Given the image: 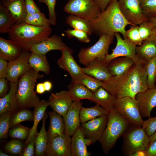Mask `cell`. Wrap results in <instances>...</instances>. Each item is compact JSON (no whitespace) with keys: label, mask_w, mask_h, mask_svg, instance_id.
I'll list each match as a JSON object with an SVG mask.
<instances>
[{"label":"cell","mask_w":156,"mask_h":156,"mask_svg":"<svg viewBox=\"0 0 156 156\" xmlns=\"http://www.w3.org/2000/svg\"><path fill=\"white\" fill-rule=\"evenodd\" d=\"M147 61L140 59L124 74L103 81V87L117 99L135 98L148 88L145 67Z\"/></svg>","instance_id":"6da1fadb"},{"label":"cell","mask_w":156,"mask_h":156,"mask_svg":"<svg viewBox=\"0 0 156 156\" xmlns=\"http://www.w3.org/2000/svg\"><path fill=\"white\" fill-rule=\"evenodd\" d=\"M118 0H114L95 20L89 21L93 33L100 36L120 33L125 37V27L131 25L124 18L119 9Z\"/></svg>","instance_id":"7a4b0ae2"},{"label":"cell","mask_w":156,"mask_h":156,"mask_svg":"<svg viewBox=\"0 0 156 156\" xmlns=\"http://www.w3.org/2000/svg\"><path fill=\"white\" fill-rule=\"evenodd\" d=\"M52 31L50 27H39L23 23L16 24L8 33L10 39L18 43L23 51L46 40Z\"/></svg>","instance_id":"3957f363"},{"label":"cell","mask_w":156,"mask_h":156,"mask_svg":"<svg viewBox=\"0 0 156 156\" xmlns=\"http://www.w3.org/2000/svg\"><path fill=\"white\" fill-rule=\"evenodd\" d=\"M39 72L31 68L19 79L16 96L19 109L34 107L40 101L34 90L36 80L44 76Z\"/></svg>","instance_id":"277c9868"},{"label":"cell","mask_w":156,"mask_h":156,"mask_svg":"<svg viewBox=\"0 0 156 156\" xmlns=\"http://www.w3.org/2000/svg\"><path fill=\"white\" fill-rule=\"evenodd\" d=\"M107 117L106 127L99 140L106 155L108 153L118 139L122 135L130 125L114 109L108 113Z\"/></svg>","instance_id":"5b68a950"},{"label":"cell","mask_w":156,"mask_h":156,"mask_svg":"<svg viewBox=\"0 0 156 156\" xmlns=\"http://www.w3.org/2000/svg\"><path fill=\"white\" fill-rule=\"evenodd\" d=\"M122 149L125 156H132L138 151H145L150 143V137L142 126L130 125L122 135Z\"/></svg>","instance_id":"8992f818"},{"label":"cell","mask_w":156,"mask_h":156,"mask_svg":"<svg viewBox=\"0 0 156 156\" xmlns=\"http://www.w3.org/2000/svg\"><path fill=\"white\" fill-rule=\"evenodd\" d=\"M114 36V35H103L92 46L82 48L77 55L79 63L86 66L94 60L104 61L106 56L109 54V49L113 42Z\"/></svg>","instance_id":"52a82bcc"},{"label":"cell","mask_w":156,"mask_h":156,"mask_svg":"<svg viewBox=\"0 0 156 156\" xmlns=\"http://www.w3.org/2000/svg\"><path fill=\"white\" fill-rule=\"evenodd\" d=\"M63 11L89 21L95 20L101 12L94 0H69Z\"/></svg>","instance_id":"ba28073f"},{"label":"cell","mask_w":156,"mask_h":156,"mask_svg":"<svg viewBox=\"0 0 156 156\" xmlns=\"http://www.w3.org/2000/svg\"><path fill=\"white\" fill-rule=\"evenodd\" d=\"M114 109L131 125L142 126L144 120L135 98L126 97L117 99Z\"/></svg>","instance_id":"9c48e42d"},{"label":"cell","mask_w":156,"mask_h":156,"mask_svg":"<svg viewBox=\"0 0 156 156\" xmlns=\"http://www.w3.org/2000/svg\"><path fill=\"white\" fill-rule=\"evenodd\" d=\"M120 10L126 20L131 25H138L148 21L140 6L139 0H118Z\"/></svg>","instance_id":"30bf717a"},{"label":"cell","mask_w":156,"mask_h":156,"mask_svg":"<svg viewBox=\"0 0 156 156\" xmlns=\"http://www.w3.org/2000/svg\"><path fill=\"white\" fill-rule=\"evenodd\" d=\"M107 120V114L81 123L80 127L87 146L99 141L105 128Z\"/></svg>","instance_id":"8fae6325"},{"label":"cell","mask_w":156,"mask_h":156,"mask_svg":"<svg viewBox=\"0 0 156 156\" xmlns=\"http://www.w3.org/2000/svg\"><path fill=\"white\" fill-rule=\"evenodd\" d=\"M114 35L117 40L116 46L112 53L107 55L104 62L108 64L115 58L122 57H130L135 63L137 62L140 58L136 53L137 46L127 39H122L119 33H116Z\"/></svg>","instance_id":"7c38bea8"},{"label":"cell","mask_w":156,"mask_h":156,"mask_svg":"<svg viewBox=\"0 0 156 156\" xmlns=\"http://www.w3.org/2000/svg\"><path fill=\"white\" fill-rule=\"evenodd\" d=\"M31 54L28 51H23L16 60L9 62L6 79L10 82H16L31 68L28 62Z\"/></svg>","instance_id":"4fadbf2b"},{"label":"cell","mask_w":156,"mask_h":156,"mask_svg":"<svg viewBox=\"0 0 156 156\" xmlns=\"http://www.w3.org/2000/svg\"><path fill=\"white\" fill-rule=\"evenodd\" d=\"M71 138L64 133L48 140L45 151L48 156H71Z\"/></svg>","instance_id":"5bb4252c"},{"label":"cell","mask_w":156,"mask_h":156,"mask_svg":"<svg viewBox=\"0 0 156 156\" xmlns=\"http://www.w3.org/2000/svg\"><path fill=\"white\" fill-rule=\"evenodd\" d=\"M83 103L80 101H73L63 118L65 125V133L73 135L80 126V112Z\"/></svg>","instance_id":"9a60e30c"},{"label":"cell","mask_w":156,"mask_h":156,"mask_svg":"<svg viewBox=\"0 0 156 156\" xmlns=\"http://www.w3.org/2000/svg\"><path fill=\"white\" fill-rule=\"evenodd\" d=\"M135 98L142 117H150L152 110L156 107V88H148L138 93Z\"/></svg>","instance_id":"2e32d148"},{"label":"cell","mask_w":156,"mask_h":156,"mask_svg":"<svg viewBox=\"0 0 156 156\" xmlns=\"http://www.w3.org/2000/svg\"><path fill=\"white\" fill-rule=\"evenodd\" d=\"M48 101L54 111L63 118L73 102L68 90L51 93Z\"/></svg>","instance_id":"e0dca14e"},{"label":"cell","mask_w":156,"mask_h":156,"mask_svg":"<svg viewBox=\"0 0 156 156\" xmlns=\"http://www.w3.org/2000/svg\"><path fill=\"white\" fill-rule=\"evenodd\" d=\"M61 52V56L57 60V63L60 68L68 72L71 79L83 72L82 67L78 65L73 57V51L71 49L66 46Z\"/></svg>","instance_id":"ac0fdd59"},{"label":"cell","mask_w":156,"mask_h":156,"mask_svg":"<svg viewBox=\"0 0 156 156\" xmlns=\"http://www.w3.org/2000/svg\"><path fill=\"white\" fill-rule=\"evenodd\" d=\"M66 46L60 36L53 35L46 40L32 46L28 51L46 55L47 53L52 50H58L61 51Z\"/></svg>","instance_id":"d6986e66"},{"label":"cell","mask_w":156,"mask_h":156,"mask_svg":"<svg viewBox=\"0 0 156 156\" xmlns=\"http://www.w3.org/2000/svg\"><path fill=\"white\" fill-rule=\"evenodd\" d=\"M82 69L85 73L103 81L113 76L108 69L107 64L103 61L94 60L85 67H82Z\"/></svg>","instance_id":"ffe728a7"},{"label":"cell","mask_w":156,"mask_h":156,"mask_svg":"<svg viewBox=\"0 0 156 156\" xmlns=\"http://www.w3.org/2000/svg\"><path fill=\"white\" fill-rule=\"evenodd\" d=\"M18 81L10 82L9 91L4 96L0 98V115L8 112H13L19 109L16 96Z\"/></svg>","instance_id":"44dd1931"},{"label":"cell","mask_w":156,"mask_h":156,"mask_svg":"<svg viewBox=\"0 0 156 156\" xmlns=\"http://www.w3.org/2000/svg\"><path fill=\"white\" fill-rule=\"evenodd\" d=\"M23 51L14 41L0 37V57L10 62L16 59Z\"/></svg>","instance_id":"7402d4cb"},{"label":"cell","mask_w":156,"mask_h":156,"mask_svg":"<svg viewBox=\"0 0 156 156\" xmlns=\"http://www.w3.org/2000/svg\"><path fill=\"white\" fill-rule=\"evenodd\" d=\"M16 21V24L25 23L27 13L25 0H2L1 3Z\"/></svg>","instance_id":"603a6c76"},{"label":"cell","mask_w":156,"mask_h":156,"mask_svg":"<svg viewBox=\"0 0 156 156\" xmlns=\"http://www.w3.org/2000/svg\"><path fill=\"white\" fill-rule=\"evenodd\" d=\"M71 138V156H88L90 153L88 151L87 145L82 130L80 126Z\"/></svg>","instance_id":"cb8c5ba5"},{"label":"cell","mask_w":156,"mask_h":156,"mask_svg":"<svg viewBox=\"0 0 156 156\" xmlns=\"http://www.w3.org/2000/svg\"><path fill=\"white\" fill-rule=\"evenodd\" d=\"M136 53L139 57L148 61L156 57V35H152L136 46Z\"/></svg>","instance_id":"d4e9b609"},{"label":"cell","mask_w":156,"mask_h":156,"mask_svg":"<svg viewBox=\"0 0 156 156\" xmlns=\"http://www.w3.org/2000/svg\"><path fill=\"white\" fill-rule=\"evenodd\" d=\"M93 94L92 102L101 106L108 113L114 109L117 99L103 87H100Z\"/></svg>","instance_id":"484cf974"},{"label":"cell","mask_w":156,"mask_h":156,"mask_svg":"<svg viewBox=\"0 0 156 156\" xmlns=\"http://www.w3.org/2000/svg\"><path fill=\"white\" fill-rule=\"evenodd\" d=\"M50 123L47 132L48 140L55 137L64 135L65 125L63 118L55 111L48 112Z\"/></svg>","instance_id":"4316f807"},{"label":"cell","mask_w":156,"mask_h":156,"mask_svg":"<svg viewBox=\"0 0 156 156\" xmlns=\"http://www.w3.org/2000/svg\"><path fill=\"white\" fill-rule=\"evenodd\" d=\"M131 58L122 57L115 58L107 64L108 69L113 76L120 75L127 70L134 64Z\"/></svg>","instance_id":"83f0119b"},{"label":"cell","mask_w":156,"mask_h":156,"mask_svg":"<svg viewBox=\"0 0 156 156\" xmlns=\"http://www.w3.org/2000/svg\"><path fill=\"white\" fill-rule=\"evenodd\" d=\"M69 94L73 101L88 99L92 101L93 93L85 86L71 81L68 86Z\"/></svg>","instance_id":"f1b7e54d"},{"label":"cell","mask_w":156,"mask_h":156,"mask_svg":"<svg viewBox=\"0 0 156 156\" xmlns=\"http://www.w3.org/2000/svg\"><path fill=\"white\" fill-rule=\"evenodd\" d=\"M30 52L28 62L31 68L37 72H42L47 75H49L51 68L46 55L34 52Z\"/></svg>","instance_id":"f546056e"},{"label":"cell","mask_w":156,"mask_h":156,"mask_svg":"<svg viewBox=\"0 0 156 156\" xmlns=\"http://www.w3.org/2000/svg\"><path fill=\"white\" fill-rule=\"evenodd\" d=\"M45 112L42 119V124L40 132L37 133L35 138V153L37 156L43 155L48 141L47 132L45 129V122L48 117Z\"/></svg>","instance_id":"4dcf8cb0"},{"label":"cell","mask_w":156,"mask_h":156,"mask_svg":"<svg viewBox=\"0 0 156 156\" xmlns=\"http://www.w3.org/2000/svg\"><path fill=\"white\" fill-rule=\"evenodd\" d=\"M49 106L48 101L42 100L34 107L33 111L34 115V123L31 129L29 136L25 142V146L27 144L32 136L35 133H37V127L39 122L42 119L46 110Z\"/></svg>","instance_id":"1f68e13d"},{"label":"cell","mask_w":156,"mask_h":156,"mask_svg":"<svg viewBox=\"0 0 156 156\" xmlns=\"http://www.w3.org/2000/svg\"><path fill=\"white\" fill-rule=\"evenodd\" d=\"M108 113L105 109L97 104L90 107H82L80 112L81 122H86L98 117L107 115Z\"/></svg>","instance_id":"d6a6232c"},{"label":"cell","mask_w":156,"mask_h":156,"mask_svg":"<svg viewBox=\"0 0 156 156\" xmlns=\"http://www.w3.org/2000/svg\"><path fill=\"white\" fill-rule=\"evenodd\" d=\"M16 23L9 10L0 3V33H8Z\"/></svg>","instance_id":"836d02e7"},{"label":"cell","mask_w":156,"mask_h":156,"mask_svg":"<svg viewBox=\"0 0 156 156\" xmlns=\"http://www.w3.org/2000/svg\"><path fill=\"white\" fill-rule=\"evenodd\" d=\"M65 23L74 29L85 31L89 35L93 33L89 21L78 16L70 14L66 17Z\"/></svg>","instance_id":"e575fe53"},{"label":"cell","mask_w":156,"mask_h":156,"mask_svg":"<svg viewBox=\"0 0 156 156\" xmlns=\"http://www.w3.org/2000/svg\"><path fill=\"white\" fill-rule=\"evenodd\" d=\"M72 81L81 84L93 93L102 86L103 81L89 75L83 72L72 79Z\"/></svg>","instance_id":"d590c367"},{"label":"cell","mask_w":156,"mask_h":156,"mask_svg":"<svg viewBox=\"0 0 156 156\" xmlns=\"http://www.w3.org/2000/svg\"><path fill=\"white\" fill-rule=\"evenodd\" d=\"M33 120V112L28 108L19 109L11 114L10 121V129L23 121Z\"/></svg>","instance_id":"8d00e7d4"},{"label":"cell","mask_w":156,"mask_h":156,"mask_svg":"<svg viewBox=\"0 0 156 156\" xmlns=\"http://www.w3.org/2000/svg\"><path fill=\"white\" fill-rule=\"evenodd\" d=\"M25 23L29 24L39 27H50V23L45 15L41 12L33 14H27Z\"/></svg>","instance_id":"74e56055"},{"label":"cell","mask_w":156,"mask_h":156,"mask_svg":"<svg viewBox=\"0 0 156 156\" xmlns=\"http://www.w3.org/2000/svg\"><path fill=\"white\" fill-rule=\"evenodd\" d=\"M148 88H155L156 80V57L147 61L146 67Z\"/></svg>","instance_id":"f35d334b"},{"label":"cell","mask_w":156,"mask_h":156,"mask_svg":"<svg viewBox=\"0 0 156 156\" xmlns=\"http://www.w3.org/2000/svg\"><path fill=\"white\" fill-rule=\"evenodd\" d=\"M31 129L18 124L10 128L8 134L13 138L20 140L27 139Z\"/></svg>","instance_id":"ab89813d"},{"label":"cell","mask_w":156,"mask_h":156,"mask_svg":"<svg viewBox=\"0 0 156 156\" xmlns=\"http://www.w3.org/2000/svg\"><path fill=\"white\" fill-rule=\"evenodd\" d=\"M143 14L149 18L156 17V0H139Z\"/></svg>","instance_id":"60d3db41"},{"label":"cell","mask_w":156,"mask_h":156,"mask_svg":"<svg viewBox=\"0 0 156 156\" xmlns=\"http://www.w3.org/2000/svg\"><path fill=\"white\" fill-rule=\"evenodd\" d=\"M12 112H8L0 115V139H6L10 128V121Z\"/></svg>","instance_id":"b9f144b4"},{"label":"cell","mask_w":156,"mask_h":156,"mask_svg":"<svg viewBox=\"0 0 156 156\" xmlns=\"http://www.w3.org/2000/svg\"><path fill=\"white\" fill-rule=\"evenodd\" d=\"M125 37L131 43L137 46L140 45L143 41L139 31V26L131 25L129 29L125 31Z\"/></svg>","instance_id":"7bdbcfd3"},{"label":"cell","mask_w":156,"mask_h":156,"mask_svg":"<svg viewBox=\"0 0 156 156\" xmlns=\"http://www.w3.org/2000/svg\"><path fill=\"white\" fill-rule=\"evenodd\" d=\"M64 32L68 39L75 37L79 41L85 43H88L90 41L88 34L83 31L74 29H68L64 31Z\"/></svg>","instance_id":"ee69618b"},{"label":"cell","mask_w":156,"mask_h":156,"mask_svg":"<svg viewBox=\"0 0 156 156\" xmlns=\"http://www.w3.org/2000/svg\"><path fill=\"white\" fill-rule=\"evenodd\" d=\"M139 31L143 42L152 35L155 34V28L149 21L139 25Z\"/></svg>","instance_id":"f6af8a7d"},{"label":"cell","mask_w":156,"mask_h":156,"mask_svg":"<svg viewBox=\"0 0 156 156\" xmlns=\"http://www.w3.org/2000/svg\"><path fill=\"white\" fill-rule=\"evenodd\" d=\"M23 143L17 139L12 140L8 142L5 146L6 151L14 155H20L23 148Z\"/></svg>","instance_id":"bcb514c9"},{"label":"cell","mask_w":156,"mask_h":156,"mask_svg":"<svg viewBox=\"0 0 156 156\" xmlns=\"http://www.w3.org/2000/svg\"><path fill=\"white\" fill-rule=\"evenodd\" d=\"M40 3H44L48 7L49 12V20L51 25H56L57 17L55 10L56 0H38Z\"/></svg>","instance_id":"7dc6e473"},{"label":"cell","mask_w":156,"mask_h":156,"mask_svg":"<svg viewBox=\"0 0 156 156\" xmlns=\"http://www.w3.org/2000/svg\"><path fill=\"white\" fill-rule=\"evenodd\" d=\"M142 127L150 137L156 131V116L144 120Z\"/></svg>","instance_id":"c3c4849f"},{"label":"cell","mask_w":156,"mask_h":156,"mask_svg":"<svg viewBox=\"0 0 156 156\" xmlns=\"http://www.w3.org/2000/svg\"><path fill=\"white\" fill-rule=\"evenodd\" d=\"M37 133H35L32 136L29 143L27 145L26 148L23 153H21L19 156H33L34 154L35 148V138Z\"/></svg>","instance_id":"681fc988"},{"label":"cell","mask_w":156,"mask_h":156,"mask_svg":"<svg viewBox=\"0 0 156 156\" xmlns=\"http://www.w3.org/2000/svg\"><path fill=\"white\" fill-rule=\"evenodd\" d=\"M25 2L27 14H33L41 12L40 9L33 0H25Z\"/></svg>","instance_id":"f907efd6"},{"label":"cell","mask_w":156,"mask_h":156,"mask_svg":"<svg viewBox=\"0 0 156 156\" xmlns=\"http://www.w3.org/2000/svg\"><path fill=\"white\" fill-rule=\"evenodd\" d=\"M8 81L6 78H0V98L4 96L10 90V86Z\"/></svg>","instance_id":"816d5d0a"},{"label":"cell","mask_w":156,"mask_h":156,"mask_svg":"<svg viewBox=\"0 0 156 156\" xmlns=\"http://www.w3.org/2000/svg\"><path fill=\"white\" fill-rule=\"evenodd\" d=\"M9 62L0 57V78H6Z\"/></svg>","instance_id":"f5cc1de1"},{"label":"cell","mask_w":156,"mask_h":156,"mask_svg":"<svg viewBox=\"0 0 156 156\" xmlns=\"http://www.w3.org/2000/svg\"><path fill=\"white\" fill-rule=\"evenodd\" d=\"M101 12L104 11L114 0H94Z\"/></svg>","instance_id":"db71d44e"},{"label":"cell","mask_w":156,"mask_h":156,"mask_svg":"<svg viewBox=\"0 0 156 156\" xmlns=\"http://www.w3.org/2000/svg\"><path fill=\"white\" fill-rule=\"evenodd\" d=\"M145 151L147 156H156V139L150 143Z\"/></svg>","instance_id":"11a10c76"},{"label":"cell","mask_w":156,"mask_h":156,"mask_svg":"<svg viewBox=\"0 0 156 156\" xmlns=\"http://www.w3.org/2000/svg\"><path fill=\"white\" fill-rule=\"evenodd\" d=\"M36 92L38 94H41L46 91L43 83H40L37 84L36 86Z\"/></svg>","instance_id":"9f6ffc18"},{"label":"cell","mask_w":156,"mask_h":156,"mask_svg":"<svg viewBox=\"0 0 156 156\" xmlns=\"http://www.w3.org/2000/svg\"><path fill=\"white\" fill-rule=\"evenodd\" d=\"M43 83L46 91H50L53 87L52 82L50 81L47 80L44 81Z\"/></svg>","instance_id":"6f0895ef"},{"label":"cell","mask_w":156,"mask_h":156,"mask_svg":"<svg viewBox=\"0 0 156 156\" xmlns=\"http://www.w3.org/2000/svg\"><path fill=\"white\" fill-rule=\"evenodd\" d=\"M132 156H147L145 151H138L134 154Z\"/></svg>","instance_id":"680465c9"},{"label":"cell","mask_w":156,"mask_h":156,"mask_svg":"<svg viewBox=\"0 0 156 156\" xmlns=\"http://www.w3.org/2000/svg\"><path fill=\"white\" fill-rule=\"evenodd\" d=\"M148 21L154 27H156V17L150 18Z\"/></svg>","instance_id":"91938a15"},{"label":"cell","mask_w":156,"mask_h":156,"mask_svg":"<svg viewBox=\"0 0 156 156\" xmlns=\"http://www.w3.org/2000/svg\"><path fill=\"white\" fill-rule=\"evenodd\" d=\"M150 143L152 142L156 139V131L150 137Z\"/></svg>","instance_id":"94428289"},{"label":"cell","mask_w":156,"mask_h":156,"mask_svg":"<svg viewBox=\"0 0 156 156\" xmlns=\"http://www.w3.org/2000/svg\"><path fill=\"white\" fill-rule=\"evenodd\" d=\"M0 156H8L9 155L6 154L2 152L1 150L0 151Z\"/></svg>","instance_id":"6125c7cd"},{"label":"cell","mask_w":156,"mask_h":156,"mask_svg":"<svg viewBox=\"0 0 156 156\" xmlns=\"http://www.w3.org/2000/svg\"><path fill=\"white\" fill-rule=\"evenodd\" d=\"M155 34L156 35V27H155Z\"/></svg>","instance_id":"be15d7a7"},{"label":"cell","mask_w":156,"mask_h":156,"mask_svg":"<svg viewBox=\"0 0 156 156\" xmlns=\"http://www.w3.org/2000/svg\"></svg>","instance_id":"e7e4bbea"},{"label":"cell","mask_w":156,"mask_h":156,"mask_svg":"<svg viewBox=\"0 0 156 156\" xmlns=\"http://www.w3.org/2000/svg\"><path fill=\"white\" fill-rule=\"evenodd\" d=\"M155 88H156V87H155Z\"/></svg>","instance_id":"03108f58"}]
</instances>
